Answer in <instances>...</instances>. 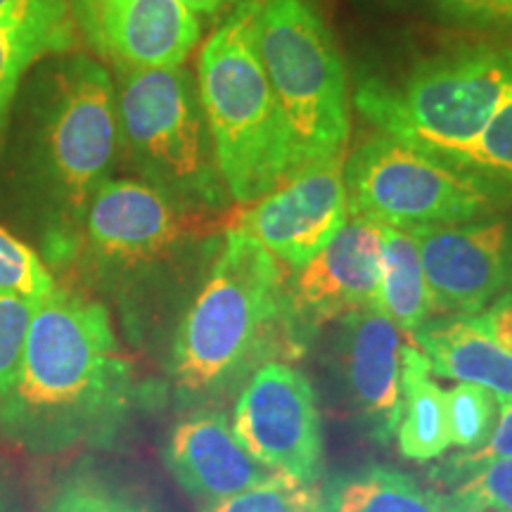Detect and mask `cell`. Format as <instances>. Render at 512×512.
<instances>
[{
  "label": "cell",
  "mask_w": 512,
  "mask_h": 512,
  "mask_svg": "<svg viewBox=\"0 0 512 512\" xmlns=\"http://www.w3.org/2000/svg\"><path fill=\"white\" fill-rule=\"evenodd\" d=\"M57 287L41 254L29 242L0 226V292L17 294L29 302H41Z\"/></svg>",
  "instance_id": "cell-25"
},
{
  "label": "cell",
  "mask_w": 512,
  "mask_h": 512,
  "mask_svg": "<svg viewBox=\"0 0 512 512\" xmlns=\"http://www.w3.org/2000/svg\"><path fill=\"white\" fill-rule=\"evenodd\" d=\"M349 216L401 230L494 216L512 190L432 152L377 133L344 162Z\"/></svg>",
  "instance_id": "cell-8"
},
{
  "label": "cell",
  "mask_w": 512,
  "mask_h": 512,
  "mask_svg": "<svg viewBox=\"0 0 512 512\" xmlns=\"http://www.w3.org/2000/svg\"><path fill=\"white\" fill-rule=\"evenodd\" d=\"M304 347L287 304L283 264L249 235L228 228L171 339L166 370L178 403L209 406L252 370L275 356H302Z\"/></svg>",
  "instance_id": "cell-2"
},
{
  "label": "cell",
  "mask_w": 512,
  "mask_h": 512,
  "mask_svg": "<svg viewBox=\"0 0 512 512\" xmlns=\"http://www.w3.org/2000/svg\"><path fill=\"white\" fill-rule=\"evenodd\" d=\"M403 458L425 463L444 456L451 446L446 425V399L432 380V366L418 342L408 344L403 356V411L396 430Z\"/></svg>",
  "instance_id": "cell-20"
},
{
  "label": "cell",
  "mask_w": 512,
  "mask_h": 512,
  "mask_svg": "<svg viewBox=\"0 0 512 512\" xmlns=\"http://www.w3.org/2000/svg\"><path fill=\"white\" fill-rule=\"evenodd\" d=\"M344 162L347 155H337L302 166L249 204L230 228L249 235L280 264L297 271L349 221Z\"/></svg>",
  "instance_id": "cell-11"
},
{
  "label": "cell",
  "mask_w": 512,
  "mask_h": 512,
  "mask_svg": "<svg viewBox=\"0 0 512 512\" xmlns=\"http://www.w3.org/2000/svg\"><path fill=\"white\" fill-rule=\"evenodd\" d=\"M458 164L512 190V91Z\"/></svg>",
  "instance_id": "cell-26"
},
{
  "label": "cell",
  "mask_w": 512,
  "mask_h": 512,
  "mask_svg": "<svg viewBox=\"0 0 512 512\" xmlns=\"http://www.w3.org/2000/svg\"><path fill=\"white\" fill-rule=\"evenodd\" d=\"M448 441L458 448L475 451L494 430L498 399L484 387L460 382L444 392Z\"/></svg>",
  "instance_id": "cell-24"
},
{
  "label": "cell",
  "mask_w": 512,
  "mask_h": 512,
  "mask_svg": "<svg viewBox=\"0 0 512 512\" xmlns=\"http://www.w3.org/2000/svg\"><path fill=\"white\" fill-rule=\"evenodd\" d=\"M24 211L46 264L72 266L88 202L107 181L121 145L117 86L93 57L69 53L46 72Z\"/></svg>",
  "instance_id": "cell-3"
},
{
  "label": "cell",
  "mask_w": 512,
  "mask_h": 512,
  "mask_svg": "<svg viewBox=\"0 0 512 512\" xmlns=\"http://www.w3.org/2000/svg\"><path fill=\"white\" fill-rule=\"evenodd\" d=\"M486 332L505 354L512 356V292L501 294L489 309L479 311Z\"/></svg>",
  "instance_id": "cell-31"
},
{
  "label": "cell",
  "mask_w": 512,
  "mask_h": 512,
  "mask_svg": "<svg viewBox=\"0 0 512 512\" xmlns=\"http://www.w3.org/2000/svg\"><path fill=\"white\" fill-rule=\"evenodd\" d=\"M178 3L185 5L190 12H195L197 17H214L226 8H230L235 0H178Z\"/></svg>",
  "instance_id": "cell-34"
},
{
  "label": "cell",
  "mask_w": 512,
  "mask_h": 512,
  "mask_svg": "<svg viewBox=\"0 0 512 512\" xmlns=\"http://www.w3.org/2000/svg\"><path fill=\"white\" fill-rule=\"evenodd\" d=\"M207 211L190 209L143 178H107L83 216L72 266L128 302L207 233Z\"/></svg>",
  "instance_id": "cell-9"
},
{
  "label": "cell",
  "mask_w": 512,
  "mask_h": 512,
  "mask_svg": "<svg viewBox=\"0 0 512 512\" xmlns=\"http://www.w3.org/2000/svg\"><path fill=\"white\" fill-rule=\"evenodd\" d=\"M380 235V285L375 309L392 320L396 328L413 335L432 316L418 242L411 230L392 226H380Z\"/></svg>",
  "instance_id": "cell-21"
},
{
  "label": "cell",
  "mask_w": 512,
  "mask_h": 512,
  "mask_svg": "<svg viewBox=\"0 0 512 512\" xmlns=\"http://www.w3.org/2000/svg\"><path fill=\"white\" fill-rule=\"evenodd\" d=\"M380 223L349 216L287 285V304L302 342L323 323L375 309L380 285ZM377 311V309H375Z\"/></svg>",
  "instance_id": "cell-14"
},
{
  "label": "cell",
  "mask_w": 512,
  "mask_h": 512,
  "mask_svg": "<svg viewBox=\"0 0 512 512\" xmlns=\"http://www.w3.org/2000/svg\"><path fill=\"white\" fill-rule=\"evenodd\" d=\"M76 31L121 69L181 67L202 36L200 17L178 0H67Z\"/></svg>",
  "instance_id": "cell-13"
},
{
  "label": "cell",
  "mask_w": 512,
  "mask_h": 512,
  "mask_svg": "<svg viewBox=\"0 0 512 512\" xmlns=\"http://www.w3.org/2000/svg\"><path fill=\"white\" fill-rule=\"evenodd\" d=\"M453 496L470 512L484 508L512 512V458L491 460L460 479Z\"/></svg>",
  "instance_id": "cell-28"
},
{
  "label": "cell",
  "mask_w": 512,
  "mask_h": 512,
  "mask_svg": "<svg viewBox=\"0 0 512 512\" xmlns=\"http://www.w3.org/2000/svg\"><path fill=\"white\" fill-rule=\"evenodd\" d=\"M57 8H67V0H0V17H31Z\"/></svg>",
  "instance_id": "cell-33"
},
{
  "label": "cell",
  "mask_w": 512,
  "mask_h": 512,
  "mask_svg": "<svg viewBox=\"0 0 512 512\" xmlns=\"http://www.w3.org/2000/svg\"><path fill=\"white\" fill-rule=\"evenodd\" d=\"M121 145L138 174L185 207L216 211L228 190L216 164L197 81L183 67L117 72Z\"/></svg>",
  "instance_id": "cell-7"
},
{
  "label": "cell",
  "mask_w": 512,
  "mask_h": 512,
  "mask_svg": "<svg viewBox=\"0 0 512 512\" xmlns=\"http://www.w3.org/2000/svg\"><path fill=\"white\" fill-rule=\"evenodd\" d=\"M498 458H512V399L501 403V418H498L494 430H491L489 439H486L479 448H475V451L453 460L448 477L463 479L470 475V472H475L477 467Z\"/></svg>",
  "instance_id": "cell-30"
},
{
  "label": "cell",
  "mask_w": 512,
  "mask_h": 512,
  "mask_svg": "<svg viewBox=\"0 0 512 512\" xmlns=\"http://www.w3.org/2000/svg\"><path fill=\"white\" fill-rule=\"evenodd\" d=\"M413 339L437 375L484 387L498 403L512 399V356L489 337L479 313L427 320Z\"/></svg>",
  "instance_id": "cell-17"
},
{
  "label": "cell",
  "mask_w": 512,
  "mask_h": 512,
  "mask_svg": "<svg viewBox=\"0 0 512 512\" xmlns=\"http://www.w3.org/2000/svg\"><path fill=\"white\" fill-rule=\"evenodd\" d=\"M41 512H164L143 489L93 460L64 470L50 486Z\"/></svg>",
  "instance_id": "cell-22"
},
{
  "label": "cell",
  "mask_w": 512,
  "mask_h": 512,
  "mask_svg": "<svg viewBox=\"0 0 512 512\" xmlns=\"http://www.w3.org/2000/svg\"><path fill=\"white\" fill-rule=\"evenodd\" d=\"M136 370L110 309L57 285L34 304L0 441L34 458L114 446L138 406Z\"/></svg>",
  "instance_id": "cell-1"
},
{
  "label": "cell",
  "mask_w": 512,
  "mask_h": 512,
  "mask_svg": "<svg viewBox=\"0 0 512 512\" xmlns=\"http://www.w3.org/2000/svg\"><path fill=\"white\" fill-rule=\"evenodd\" d=\"M384 3H387V5H394V8H396V5H406L408 0H384Z\"/></svg>",
  "instance_id": "cell-35"
},
{
  "label": "cell",
  "mask_w": 512,
  "mask_h": 512,
  "mask_svg": "<svg viewBox=\"0 0 512 512\" xmlns=\"http://www.w3.org/2000/svg\"><path fill=\"white\" fill-rule=\"evenodd\" d=\"M411 342L413 335L375 309L342 318L337 339L342 380L358 422L377 444H389L399 430L403 356Z\"/></svg>",
  "instance_id": "cell-15"
},
{
  "label": "cell",
  "mask_w": 512,
  "mask_h": 512,
  "mask_svg": "<svg viewBox=\"0 0 512 512\" xmlns=\"http://www.w3.org/2000/svg\"><path fill=\"white\" fill-rule=\"evenodd\" d=\"M79 38L69 5L31 17H0V145L24 76L46 57L74 53Z\"/></svg>",
  "instance_id": "cell-18"
},
{
  "label": "cell",
  "mask_w": 512,
  "mask_h": 512,
  "mask_svg": "<svg viewBox=\"0 0 512 512\" xmlns=\"http://www.w3.org/2000/svg\"><path fill=\"white\" fill-rule=\"evenodd\" d=\"M238 444L273 475L316 484L323 475V422L304 373L268 361L249 375L235 403Z\"/></svg>",
  "instance_id": "cell-10"
},
{
  "label": "cell",
  "mask_w": 512,
  "mask_h": 512,
  "mask_svg": "<svg viewBox=\"0 0 512 512\" xmlns=\"http://www.w3.org/2000/svg\"><path fill=\"white\" fill-rule=\"evenodd\" d=\"M323 512H470L456 496L425 489L387 465H366L328 479Z\"/></svg>",
  "instance_id": "cell-19"
},
{
  "label": "cell",
  "mask_w": 512,
  "mask_h": 512,
  "mask_svg": "<svg viewBox=\"0 0 512 512\" xmlns=\"http://www.w3.org/2000/svg\"><path fill=\"white\" fill-rule=\"evenodd\" d=\"M34 302L0 292V411L15 387Z\"/></svg>",
  "instance_id": "cell-27"
},
{
  "label": "cell",
  "mask_w": 512,
  "mask_h": 512,
  "mask_svg": "<svg viewBox=\"0 0 512 512\" xmlns=\"http://www.w3.org/2000/svg\"><path fill=\"white\" fill-rule=\"evenodd\" d=\"M432 313H479L512 285V223L479 219L415 228Z\"/></svg>",
  "instance_id": "cell-12"
},
{
  "label": "cell",
  "mask_w": 512,
  "mask_h": 512,
  "mask_svg": "<svg viewBox=\"0 0 512 512\" xmlns=\"http://www.w3.org/2000/svg\"><path fill=\"white\" fill-rule=\"evenodd\" d=\"M254 38L290 138L292 174L344 155L347 69L323 17L306 0H261Z\"/></svg>",
  "instance_id": "cell-6"
},
{
  "label": "cell",
  "mask_w": 512,
  "mask_h": 512,
  "mask_svg": "<svg viewBox=\"0 0 512 512\" xmlns=\"http://www.w3.org/2000/svg\"><path fill=\"white\" fill-rule=\"evenodd\" d=\"M200 512H323V498L316 484L271 475L240 494L204 503Z\"/></svg>",
  "instance_id": "cell-23"
},
{
  "label": "cell",
  "mask_w": 512,
  "mask_h": 512,
  "mask_svg": "<svg viewBox=\"0 0 512 512\" xmlns=\"http://www.w3.org/2000/svg\"><path fill=\"white\" fill-rule=\"evenodd\" d=\"M430 5L456 27L512 31V0H430Z\"/></svg>",
  "instance_id": "cell-29"
},
{
  "label": "cell",
  "mask_w": 512,
  "mask_h": 512,
  "mask_svg": "<svg viewBox=\"0 0 512 512\" xmlns=\"http://www.w3.org/2000/svg\"><path fill=\"white\" fill-rule=\"evenodd\" d=\"M261 0H242L197 55V93L228 195L252 204L292 174L290 138L256 50Z\"/></svg>",
  "instance_id": "cell-4"
},
{
  "label": "cell",
  "mask_w": 512,
  "mask_h": 512,
  "mask_svg": "<svg viewBox=\"0 0 512 512\" xmlns=\"http://www.w3.org/2000/svg\"><path fill=\"white\" fill-rule=\"evenodd\" d=\"M0 512H27L22 486L10 463L0 460Z\"/></svg>",
  "instance_id": "cell-32"
},
{
  "label": "cell",
  "mask_w": 512,
  "mask_h": 512,
  "mask_svg": "<svg viewBox=\"0 0 512 512\" xmlns=\"http://www.w3.org/2000/svg\"><path fill=\"white\" fill-rule=\"evenodd\" d=\"M512 91V48L432 57L399 81L358 83L354 105L382 136L458 164Z\"/></svg>",
  "instance_id": "cell-5"
},
{
  "label": "cell",
  "mask_w": 512,
  "mask_h": 512,
  "mask_svg": "<svg viewBox=\"0 0 512 512\" xmlns=\"http://www.w3.org/2000/svg\"><path fill=\"white\" fill-rule=\"evenodd\" d=\"M162 458L176 484L202 505L240 494L273 475L238 444L228 415L214 406H197L178 420Z\"/></svg>",
  "instance_id": "cell-16"
}]
</instances>
